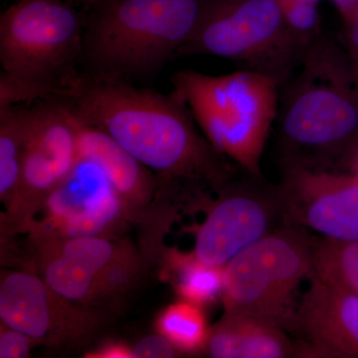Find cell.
I'll list each match as a JSON object with an SVG mask.
<instances>
[{
  "label": "cell",
  "mask_w": 358,
  "mask_h": 358,
  "mask_svg": "<svg viewBox=\"0 0 358 358\" xmlns=\"http://www.w3.org/2000/svg\"><path fill=\"white\" fill-rule=\"evenodd\" d=\"M77 119L102 129L159 180L220 190L234 171L199 131L186 103L127 80L82 71L62 96Z\"/></svg>",
  "instance_id": "obj_1"
},
{
  "label": "cell",
  "mask_w": 358,
  "mask_h": 358,
  "mask_svg": "<svg viewBox=\"0 0 358 358\" xmlns=\"http://www.w3.org/2000/svg\"><path fill=\"white\" fill-rule=\"evenodd\" d=\"M39 345L35 339L6 324L0 327V357L25 358L31 353L34 346Z\"/></svg>",
  "instance_id": "obj_23"
},
{
  "label": "cell",
  "mask_w": 358,
  "mask_h": 358,
  "mask_svg": "<svg viewBox=\"0 0 358 358\" xmlns=\"http://www.w3.org/2000/svg\"><path fill=\"white\" fill-rule=\"evenodd\" d=\"M53 250L83 266L96 277L134 250L129 244L117 243L105 236H80L35 243Z\"/></svg>",
  "instance_id": "obj_20"
},
{
  "label": "cell",
  "mask_w": 358,
  "mask_h": 358,
  "mask_svg": "<svg viewBox=\"0 0 358 358\" xmlns=\"http://www.w3.org/2000/svg\"><path fill=\"white\" fill-rule=\"evenodd\" d=\"M308 46L289 29L278 0H209L178 58L215 56L274 78L281 86Z\"/></svg>",
  "instance_id": "obj_6"
},
{
  "label": "cell",
  "mask_w": 358,
  "mask_h": 358,
  "mask_svg": "<svg viewBox=\"0 0 358 358\" xmlns=\"http://www.w3.org/2000/svg\"><path fill=\"white\" fill-rule=\"evenodd\" d=\"M331 1L338 8V13H341L343 18L348 15L353 7L358 3V0H331Z\"/></svg>",
  "instance_id": "obj_27"
},
{
  "label": "cell",
  "mask_w": 358,
  "mask_h": 358,
  "mask_svg": "<svg viewBox=\"0 0 358 358\" xmlns=\"http://www.w3.org/2000/svg\"><path fill=\"white\" fill-rule=\"evenodd\" d=\"M312 273L310 240L294 228L275 229L224 267V313L294 331L299 289Z\"/></svg>",
  "instance_id": "obj_7"
},
{
  "label": "cell",
  "mask_w": 358,
  "mask_h": 358,
  "mask_svg": "<svg viewBox=\"0 0 358 358\" xmlns=\"http://www.w3.org/2000/svg\"><path fill=\"white\" fill-rule=\"evenodd\" d=\"M63 298L39 275L11 272L0 282V320L40 345L61 348L88 343L101 327L100 313Z\"/></svg>",
  "instance_id": "obj_9"
},
{
  "label": "cell",
  "mask_w": 358,
  "mask_h": 358,
  "mask_svg": "<svg viewBox=\"0 0 358 358\" xmlns=\"http://www.w3.org/2000/svg\"><path fill=\"white\" fill-rule=\"evenodd\" d=\"M166 275L180 300L201 308L210 307L222 299L224 268L207 265L192 252L169 249L166 255Z\"/></svg>",
  "instance_id": "obj_15"
},
{
  "label": "cell",
  "mask_w": 358,
  "mask_h": 358,
  "mask_svg": "<svg viewBox=\"0 0 358 358\" xmlns=\"http://www.w3.org/2000/svg\"><path fill=\"white\" fill-rule=\"evenodd\" d=\"M37 248L41 278L55 293L89 308L109 299L99 278L83 266L46 247Z\"/></svg>",
  "instance_id": "obj_16"
},
{
  "label": "cell",
  "mask_w": 358,
  "mask_h": 358,
  "mask_svg": "<svg viewBox=\"0 0 358 358\" xmlns=\"http://www.w3.org/2000/svg\"><path fill=\"white\" fill-rule=\"evenodd\" d=\"M281 214L277 190L254 185H228L206 209L204 221L196 226L192 254L201 262L224 268L238 254L274 231Z\"/></svg>",
  "instance_id": "obj_11"
},
{
  "label": "cell",
  "mask_w": 358,
  "mask_h": 358,
  "mask_svg": "<svg viewBox=\"0 0 358 358\" xmlns=\"http://www.w3.org/2000/svg\"><path fill=\"white\" fill-rule=\"evenodd\" d=\"M127 216L124 203L103 171L93 162L79 159L23 231L35 243L105 236Z\"/></svg>",
  "instance_id": "obj_8"
},
{
  "label": "cell",
  "mask_w": 358,
  "mask_h": 358,
  "mask_svg": "<svg viewBox=\"0 0 358 358\" xmlns=\"http://www.w3.org/2000/svg\"><path fill=\"white\" fill-rule=\"evenodd\" d=\"M209 0H101L83 7L85 72L152 79L192 39Z\"/></svg>",
  "instance_id": "obj_3"
},
{
  "label": "cell",
  "mask_w": 358,
  "mask_h": 358,
  "mask_svg": "<svg viewBox=\"0 0 358 358\" xmlns=\"http://www.w3.org/2000/svg\"><path fill=\"white\" fill-rule=\"evenodd\" d=\"M278 145L282 166L331 171L358 145V92L348 51L324 34L280 86Z\"/></svg>",
  "instance_id": "obj_2"
},
{
  "label": "cell",
  "mask_w": 358,
  "mask_h": 358,
  "mask_svg": "<svg viewBox=\"0 0 358 358\" xmlns=\"http://www.w3.org/2000/svg\"><path fill=\"white\" fill-rule=\"evenodd\" d=\"M26 136V109L0 107V199L10 208L20 187Z\"/></svg>",
  "instance_id": "obj_17"
},
{
  "label": "cell",
  "mask_w": 358,
  "mask_h": 358,
  "mask_svg": "<svg viewBox=\"0 0 358 358\" xmlns=\"http://www.w3.org/2000/svg\"><path fill=\"white\" fill-rule=\"evenodd\" d=\"M171 82L212 147L249 176H260L264 150L277 119L279 82L247 69L220 76L179 71Z\"/></svg>",
  "instance_id": "obj_4"
},
{
  "label": "cell",
  "mask_w": 358,
  "mask_h": 358,
  "mask_svg": "<svg viewBox=\"0 0 358 358\" xmlns=\"http://www.w3.org/2000/svg\"><path fill=\"white\" fill-rule=\"evenodd\" d=\"M204 350L213 358H286L294 352L284 329L227 313L211 327Z\"/></svg>",
  "instance_id": "obj_14"
},
{
  "label": "cell",
  "mask_w": 358,
  "mask_h": 358,
  "mask_svg": "<svg viewBox=\"0 0 358 358\" xmlns=\"http://www.w3.org/2000/svg\"><path fill=\"white\" fill-rule=\"evenodd\" d=\"M300 1H308V2H313V3L319 4L320 0H300Z\"/></svg>",
  "instance_id": "obj_31"
},
{
  "label": "cell",
  "mask_w": 358,
  "mask_h": 358,
  "mask_svg": "<svg viewBox=\"0 0 358 358\" xmlns=\"http://www.w3.org/2000/svg\"><path fill=\"white\" fill-rule=\"evenodd\" d=\"M178 353L176 346L159 333L145 336L133 346L134 358H169Z\"/></svg>",
  "instance_id": "obj_24"
},
{
  "label": "cell",
  "mask_w": 358,
  "mask_h": 358,
  "mask_svg": "<svg viewBox=\"0 0 358 358\" xmlns=\"http://www.w3.org/2000/svg\"><path fill=\"white\" fill-rule=\"evenodd\" d=\"M352 167H353V171H355V173H353L358 174V145H357V150H355V152H353Z\"/></svg>",
  "instance_id": "obj_30"
},
{
  "label": "cell",
  "mask_w": 358,
  "mask_h": 358,
  "mask_svg": "<svg viewBox=\"0 0 358 358\" xmlns=\"http://www.w3.org/2000/svg\"><path fill=\"white\" fill-rule=\"evenodd\" d=\"M70 1L74 4H79V6L86 7L96 3V2L101 1V0H70Z\"/></svg>",
  "instance_id": "obj_29"
},
{
  "label": "cell",
  "mask_w": 358,
  "mask_h": 358,
  "mask_svg": "<svg viewBox=\"0 0 358 358\" xmlns=\"http://www.w3.org/2000/svg\"><path fill=\"white\" fill-rule=\"evenodd\" d=\"M275 190L282 217L289 223L327 239L358 240V174L282 166Z\"/></svg>",
  "instance_id": "obj_10"
},
{
  "label": "cell",
  "mask_w": 358,
  "mask_h": 358,
  "mask_svg": "<svg viewBox=\"0 0 358 358\" xmlns=\"http://www.w3.org/2000/svg\"><path fill=\"white\" fill-rule=\"evenodd\" d=\"M345 23V40L348 55L358 58V3L343 18Z\"/></svg>",
  "instance_id": "obj_26"
},
{
  "label": "cell",
  "mask_w": 358,
  "mask_h": 358,
  "mask_svg": "<svg viewBox=\"0 0 358 358\" xmlns=\"http://www.w3.org/2000/svg\"><path fill=\"white\" fill-rule=\"evenodd\" d=\"M141 267L140 255L136 251L110 266L99 277L108 298H115L129 291L138 281Z\"/></svg>",
  "instance_id": "obj_22"
},
{
  "label": "cell",
  "mask_w": 358,
  "mask_h": 358,
  "mask_svg": "<svg viewBox=\"0 0 358 358\" xmlns=\"http://www.w3.org/2000/svg\"><path fill=\"white\" fill-rule=\"evenodd\" d=\"M282 7L285 20L292 30L306 43L322 35L317 4L300 0H278Z\"/></svg>",
  "instance_id": "obj_21"
},
{
  "label": "cell",
  "mask_w": 358,
  "mask_h": 358,
  "mask_svg": "<svg viewBox=\"0 0 358 358\" xmlns=\"http://www.w3.org/2000/svg\"><path fill=\"white\" fill-rule=\"evenodd\" d=\"M353 85L358 92V58H350Z\"/></svg>",
  "instance_id": "obj_28"
},
{
  "label": "cell",
  "mask_w": 358,
  "mask_h": 358,
  "mask_svg": "<svg viewBox=\"0 0 358 358\" xmlns=\"http://www.w3.org/2000/svg\"><path fill=\"white\" fill-rule=\"evenodd\" d=\"M204 308L179 300L167 306L155 320L157 333L169 339L179 353H195L205 350L210 327Z\"/></svg>",
  "instance_id": "obj_19"
},
{
  "label": "cell",
  "mask_w": 358,
  "mask_h": 358,
  "mask_svg": "<svg viewBox=\"0 0 358 358\" xmlns=\"http://www.w3.org/2000/svg\"><path fill=\"white\" fill-rule=\"evenodd\" d=\"M301 296L294 331L306 338L313 357L358 358V296L310 275Z\"/></svg>",
  "instance_id": "obj_12"
},
{
  "label": "cell",
  "mask_w": 358,
  "mask_h": 358,
  "mask_svg": "<svg viewBox=\"0 0 358 358\" xmlns=\"http://www.w3.org/2000/svg\"><path fill=\"white\" fill-rule=\"evenodd\" d=\"M73 117L77 124L79 159L95 164L119 195L129 217L140 220L166 187L109 134Z\"/></svg>",
  "instance_id": "obj_13"
},
{
  "label": "cell",
  "mask_w": 358,
  "mask_h": 358,
  "mask_svg": "<svg viewBox=\"0 0 358 358\" xmlns=\"http://www.w3.org/2000/svg\"><path fill=\"white\" fill-rule=\"evenodd\" d=\"M84 27L70 0H16L0 16L2 71L32 103L59 98L83 71Z\"/></svg>",
  "instance_id": "obj_5"
},
{
  "label": "cell",
  "mask_w": 358,
  "mask_h": 358,
  "mask_svg": "<svg viewBox=\"0 0 358 358\" xmlns=\"http://www.w3.org/2000/svg\"><path fill=\"white\" fill-rule=\"evenodd\" d=\"M312 245V275L358 296V240L338 241L317 237Z\"/></svg>",
  "instance_id": "obj_18"
},
{
  "label": "cell",
  "mask_w": 358,
  "mask_h": 358,
  "mask_svg": "<svg viewBox=\"0 0 358 358\" xmlns=\"http://www.w3.org/2000/svg\"><path fill=\"white\" fill-rule=\"evenodd\" d=\"M90 358H134L133 346L121 341H107L100 348L87 353Z\"/></svg>",
  "instance_id": "obj_25"
}]
</instances>
